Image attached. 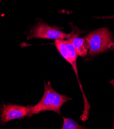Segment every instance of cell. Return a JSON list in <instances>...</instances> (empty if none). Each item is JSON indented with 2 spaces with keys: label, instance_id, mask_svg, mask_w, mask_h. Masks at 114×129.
<instances>
[{
  "label": "cell",
  "instance_id": "obj_1",
  "mask_svg": "<svg viewBox=\"0 0 114 129\" xmlns=\"http://www.w3.org/2000/svg\"><path fill=\"white\" fill-rule=\"evenodd\" d=\"M71 99L66 95L60 94L55 91L50 82L44 81L43 96L36 105L31 106L28 117L44 111H53L60 114L62 106Z\"/></svg>",
  "mask_w": 114,
  "mask_h": 129
},
{
  "label": "cell",
  "instance_id": "obj_2",
  "mask_svg": "<svg viewBox=\"0 0 114 129\" xmlns=\"http://www.w3.org/2000/svg\"><path fill=\"white\" fill-rule=\"evenodd\" d=\"M85 44L90 49L89 54L94 56L114 48V42L109 31L106 28H101L88 34L85 37Z\"/></svg>",
  "mask_w": 114,
  "mask_h": 129
},
{
  "label": "cell",
  "instance_id": "obj_3",
  "mask_svg": "<svg viewBox=\"0 0 114 129\" xmlns=\"http://www.w3.org/2000/svg\"><path fill=\"white\" fill-rule=\"evenodd\" d=\"M60 28L56 26H50L42 21L39 23L30 30L27 36V40L33 38L47 39H70L74 36H78L79 34L74 31L70 34L63 33Z\"/></svg>",
  "mask_w": 114,
  "mask_h": 129
},
{
  "label": "cell",
  "instance_id": "obj_4",
  "mask_svg": "<svg viewBox=\"0 0 114 129\" xmlns=\"http://www.w3.org/2000/svg\"><path fill=\"white\" fill-rule=\"evenodd\" d=\"M31 107L10 104L3 105L0 107V120L5 124L12 120L28 117Z\"/></svg>",
  "mask_w": 114,
  "mask_h": 129
},
{
  "label": "cell",
  "instance_id": "obj_5",
  "mask_svg": "<svg viewBox=\"0 0 114 129\" xmlns=\"http://www.w3.org/2000/svg\"><path fill=\"white\" fill-rule=\"evenodd\" d=\"M66 44L68 48V55H69V59L67 61L70 65L72 66V69L75 73L76 77H77V80L78 81L81 91L82 92V93L83 94V101H84V109L83 111V114L81 115L80 119L83 121H86L88 119V115H89L90 110L91 109V106L88 104L87 98L83 92V89L82 88V85L80 83L79 76H78V69L77 67V59L78 55L76 53L75 50L74 49V46L72 44V43L70 42L69 40H66Z\"/></svg>",
  "mask_w": 114,
  "mask_h": 129
},
{
  "label": "cell",
  "instance_id": "obj_6",
  "mask_svg": "<svg viewBox=\"0 0 114 129\" xmlns=\"http://www.w3.org/2000/svg\"><path fill=\"white\" fill-rule=\"evenodd\" d=\"M74 47L78 56L85 57L87 54L88 49L86 46L85 39L79 38L78 36L73 37L68 39Z\"/></svg>",
  "mask_w": 114,
  "mask_h": 129
},
{
  "label": "cell",
  "instance_id": "obj_7",
  "mask_svg": "<svg viewBox=\"0 0 114 129\" xmlns=\"http://www.w3.org/2000/svg\"><path fill=\"white\" fill-rule=\"evenodd\" d=\"M63 123L61 129H83L85 128L84 126L79 124L77 122L71 118L63 117Z\"/></svg>",
  "mask_w": 114,
  "mask_h": 129
},
{
  "label": "cell",
  "instance_id": "obj_8",
  "mask_svg": "<svg viewBox=\"0 0 114 129\" xmlns=\"http://www.w3.org/2000/svg\"><path fill=\"white\" fill-rule=\"evenodd\" d=\"M110 83L114 86V79L113 80H111L110 81Z\"/></svg>",
  "mask_w": 114,
  "mask_h": 129
},
{
  "label": "cell",
  "instance_id": "obj_9",
  "mask_svg": "<svg viewBox=\"0 0 114 129\" xmlns=\"http://www.w3.org/2000/svg\"><path fill=\"white\" fill-rule=\"evenodd\" d=\"M1 0H0V2H1Z\"/></svg>",
  "mask_w": 114,
  "mask_h": 129
}]
</instances>
